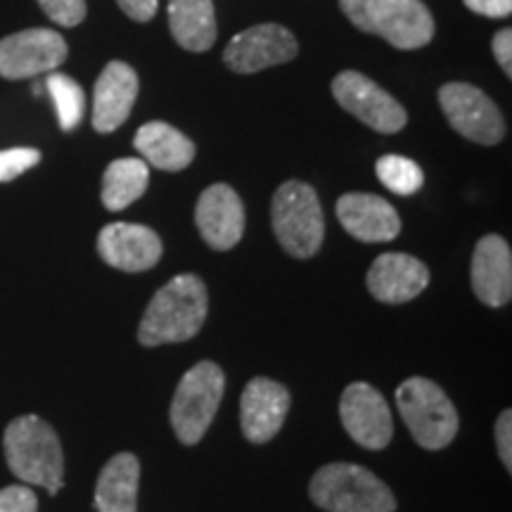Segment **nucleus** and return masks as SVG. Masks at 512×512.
<instances>
[{
    "label": "nucleus",
    "instance_id": "2eb2a0df",
    "mask_svg": "<svg viewBox=\"0 0 512 512\" xmlns=\"http://www.w3.org/2000/svg\"><path fill=\"white\" fill-rule=\"evenodd\" d=\"M290 389L285 384L254 377L247 382L240 399V425L252 444H266L280 432L290 413Z\"/></svg>",
    "mask_w": 512,
    "mask_h": 512
},
{
    "label": "nucleus",
    "instance_id": "6ab92c4d",
    "mask_svg": "<svg viewBox=\"0 0 512 512\" xmlns=\"http://www.w3.org/2000/svg\"><path fill=\"white\" fill-rule=\"evenodd\" d=\"M472 290L491 309H501L512 297V254L501 235H486L472 254Z\"/></svg>",
    "mask_w": 512,
    "mask_h": 512
},
{
    "label": "nucleus",
    "instance_id": "bb28decb",
    "mask_svg": "<svg viewBox=\"0 0 512 512\" xmlns=\"http://www.w3.org/2000/svg\"><path fill=\"white\" fill-rule=\"evenodd\" d=\"M36 3L60 27H79L86 19V0H36Z\"/></svg>",
    "mask_w": 512,
    "mask_h": 512
},
{
    "label": "nucleus",
    "instance_id": "ddd939ff",
    "mask_svg": "<svg viewBox=\"0 0 512 512\" xmlns=\"http://www.w3.org/2000/svg\"><path fill=\"white\" fill-rule=\"evenodd\" d=\"M98 254L117 271L143 273L157 266L164 245L155 230L140 223H110L98 235Z\"/></svg>",
    "mask_w": 512,
    "mask_h": 512
},
{
    "label": "nucleus",
    "instance_id": "9d476101",
    "mask_svg": "<svg viewBox=\"0 0 512 512\" xmlns=\"http://www.w3.org/2000/svg\"><path fill=\"white\" fill-rule=\"evenodd\" d=\"M69 48L53 29H27L0 41V76L8 81L34 79L62 67Z\"/></svg>",
    "mask_w": 512,
    "mask_h": 512
},
{
    "label": "nucleus",
    "instance_id": "a211bd4d",
    "mask_svg": "<svg viewBox=\"0 0 512 512\" xmlns=\"http://www.w3.org/2000/svg\"><path fill=\"white\" fill-rule=\"evenodd\" d=\"M337 219L351 238L361 242H389L401 233L396 209L370 192H349L339 197Z\"/></svg>",
    "mask_w": 512,
    "mask_h": 512
},
{
    "label": "nucleus",
    "instance_id": "7ed1b4c3",
    "mask_svg": "<svg viewBox=\"0 0 512 512\" xmlns=\"http://www.w3.org/2000/svg\"><path fill=\"white\" fill-rule=\"evenodd\" d=\"M339 8L354 27L399 50L427 46L434 36V19L422 0H339Z\"/></svg>",
    "mask_w": 512,
    "mask_h": 512
},
{
    "label": "nucleus",
    "instance_id": "9b49d317",
    "mask_svg": "<svg viewBox=\"0 0 512 512\" xmlns=\"http://www.w3.org/2000/svg\"><path fill=\"white\" fill-rule=\"evenodd\" d=\"M339 418H342L344 430L358 446L382 451L392 441V413H389L387 399L377 392L373 384H349L344 389L342 401H339Z\"/></svg>",
    "mask_w": 512,
    "mask_h": 512
},
{
    "label": "nucleus",
    "instance_id": "dca6fc26",
    "mask_svg": "<svg viewBox=\"0 0 512 512\" xmlns=\"http://www.w3.org/2000/svg\"><path fill=\"white\" fill-rule=\"evenodd\" d=\"M138 74L131 64L114 60L102 69L93 91V128L112 133L131 117L138 100Z\"/></svg>",
    "mask_w": 512,
    "mask_h": 512
},
{
    "label": "nucleus",
    "instance_id": "0eeeda50",
    "mask_svg": "<svg viewBox=\"0 0 512 512\" xmlns=\"http://www.w3.org/2000/svg\"><path fill=\"white\" fill-rule=\"evenodd\" d=\"M226 377L214 361H200L178 382L171 401V425L181 444L192 446L202 441L219 411Z\"/></svg>",
    "mask_w": 512,
    "mask_h": 512
},
{
    "label": "nucleus",
    "instance_id": "5701e85b",
    "mask_svg": "<svg viewBox=\"0 0 512 512\" xmlns=\"http://www.w3.org/2000/svg\"><path fill=\"white\" fill-rule=\"evenodd\" d=\"M150 183V166L143 159L124 157L107 166L102 176V204L110 211H121L145 195Z\"/></svg>",
    "mask_w": 512,
    "mask_h": 512
},
{
    "label": "nucleus",
    "instance_id": "4468645a",
    "mask_svg": "<svg viewBox=\"0 0 512 512\" xmlns=\"http://www.w3.org/2000/svg\"><path fill=\"white\" fill-rule=\"evenodd\" d=\"M195 223L204 242L216 252H228L245 233V207L228 183H214L197 200Z\"/></svg>",
    "mask_w": 512,
    "mask_h": 512
},
{
    "label": "nucleus",
    "instance_id": "aec40b11",
    "mask_svg": "<svg viewBox=\"0 0 512 512\" xmlns=\"http://www.w3.org/2000/svg\"><path fill=\"white\" fill-rule=\"evenodd\" d=\"M140 460L133 453H117L102 467L95 484L98 512H138Z\"/></svg>",
    "mask_w": 512,
    "mask_h": 512
},
{
    "label": "nucleus",
    "instance_id": "b1692460",
    "mask_svg": "<svg viewBox=\"0 0 512 512\" xmlns=\"http://www.w3.org/2000/svg\"><path fill=\"white\" fill-rule=\"evenodd\" d=\"M50 98L55 102L57 121H60L62 131H74L81 124L83 112H86V95L83 88L76 83L72 76L53 72L43 81Z\"/></svg>",
    "mask_w": 512,
    "mask_h": 512
},
{
    "label": "nucleus",
    "instance_id": "f3484780",
    "mask_svg": "<svg viewBox=\"0 0 512 512\" xmlns=\"http://www.w3.org/2000/svg\"><path fill=\"white\" fill-rule=\"evenodd\" d=\"M368 290L382 304H406L430 285V271L411 254L387 252L368 271Z\"/></svg>",
    "mask_w": 512,
    "mask_h": 512
},
{
    "label": "nucleus",
    "instance_id": "f8f14e48",
    "mask_svg": "<svg viewBox=\"0 0 512 512\" xmlns=\"http://www.w3.org/2000/svg\"><path fill=\"white\" fill-rule=\"evenodd\" d=\"M297 38L280 24H256L233 38L223 50V62L235 74H256L297 57Z\"/></svg>",
    "mask_w": 512,
    "mask_h": 512
},
{
    "label": "nucleus",
    "instance_id": "4be33fe9",
    "mask_svg": "<svg viewBox=\"0 0 512 512\" xmlns=\"http://www.w3.org/2000/svg\"><path fill=\"white\" fill-rule=\"evenodd\" d=\"M169 27L176 43L204 53L216 41V12L211 0H169Z\"/></svg>",
    "mask_w": 512,
    "mask_h": 512
},
{
    "label": "nucleus",
    "instance_id": "c756f323",
    "mask_svg": "<svg viewBox=\"0 0 512 512\" xmlns=\"http://www.w3.org/2000/svg\"><path fill=\"white\" fill-rule=\"evenodd\" d=\"M463 3L477 15L498 19V17H510L512 12V0H463Z\"/></svg>",
    "mask_w": 512,
    "mask_h": 512
},
{
    "label": "nucleus",
    "instance_id": "393cba45",
    "mask_svg": "<svg viewBox=\"0 0 512 512\" xmlns=\"http://www.w3.org/2000/svg\"><path fill=\"white\" fill-rule=\"evenodd\" d=\"M377 178L384 188H389L394 195H415L425 183V174L413 159L401 155H384L377 159Z\"/></svg>",
    "mask_w": 512,
    "mask_h": 512
},
{
    "label": "nucleus",
    "instance_id": "412c9836",
    "mask_svg": "<svg viewBox=\"0 0 512 512\" xmlns=\"http://www.w3.org/2000/svg\"><path fill=\"white\" fill-rule=\"evenodd\" d=\"M133 145L145 164L162 171H183L195 159V143L164 121H150L140 126Z\"/></svg>",
    "mask_w": 512,
    "mask_h": 512
},
{
    "label": "nucleus",
    "instance_id": "a878e982",
    "mask_svg": "<svg viewBox=\"0 0 512 512\" xmlns=\"http://www.w3.org/2000/svg\"><path fill=\"white\" fill-rule=\"evenodd\" d=\"M41 162V152L34 147H12L0 150V183L15 181L17 176L27 174L29 169Z\"/></svg>",
    "mask_w": 512,
    "mask_h": 512
},
{
    "label": "nucleus",
    "instance_id": "1a4fd4ad",
    "mask_svg": "<svg viewBox=\"0 0 512 512\" xmlns=\"http://www.w3.org/2000/svg\"><path fill=\"white\" fill-rule=\"evenodd\" d=\"M332 95L344 110L377 133H396L408 121L401 102L361 72L347 69L337 74L332 81Z\"/></svg>",
    "mask_w": 512,
    "mask_h": 512
},
{
    "label": "nucleus",
    "instance_id": "f257e3e1",
    "mask_svg": "<svg viewBox=\"0 0 512 512\" xmlns=\"http://www.w3.org/2000/svg\"><path fill=\"white\" fill-rule=\"evenodd\" d=\"M209 311L207 287L197 275L183 273L157 290L140 320L138 339L143 347L188 342L202 330Z\"/></svg>",
    "mask_w": 512,
    "mask_h": 512
},
{
    "label": "nucleus",
    "instance_id": "f03ea898",
    "mask_svg": "<svg viewBox=\"0 0 512 512\" xmlns=\"http://www.w3.org/2000/svg\"><path fill=\"white\" fill-rule=\"evenodd\" d=\"M10 472L24 484L43 486L55 496L64 484V456L60 437L38 415H22L8 425L3 437Z\"/></svg>",
    "mask_w": 512,
    "mask_h": 512
},
{
    "label": "nucleus",
    "instance_id": "7c9ffc66",
    "mask_svg": "<svg viewBox=\"0 0 512 512\" xmlns=\"http://www.w3.org/2000/svg\"><path fill=\"white\" fill-rule=\"evenodd\" d=\"M117 5L133 22H150L155 17L159 3L157 0H117Z\"/></svg>",
    "mask_w": 512,
    "mask_h": 512
},
{
    "label": "nucleus",
    "instance_id": "2f4dec72",
    "mask_svg": "<svg viewBox=\"0 0 512 512\" xmlns=\"http://www.w3.org/2000/svg\"><path fill=\"white\" fill-rule=\"evenodd\" d=\"M494 55L503 72L512 76V31L503 29L494 36Z\"/></svg>",
    "mask_w": 512,
    "mask_h": 512
},
{
    "label": "nucleus",
    "instance_id": "39448f33",
    "mask_svg": "<svg viewBox=\"0 0 512 512\" xmlns=\"http://www.w3.org/2000/svg\"><path fill=\"white\" fill-rule=\"evenodd\" d=\"M273 233L294 259H311L325 240V216L316 190L302 181H287L275 190Z\"/></svg>",
    "mask_w": 512,
    "mask_h": 512
},
{
    "label": "nucleus",
    "instance_id": "cd10ccee",
    "mask_svg": "<svg viewBox=\"0 0 512 512\" xmlns=\"http://www.w3.org/2000/svg\"><path fill=\"white\" fill-rule=\"evenodd\" d=\"M38 498L29 486L15 484L0 489V512H36Z\"/></svg>",
    "mask_w": 512,
    "mask_h": 512
},
{
    "label": "nucleus",
    "instance_id": "423d86ee",
    "mask_svg": "<svg viewBox=\"0 0 512 512\" xmlns=\"http://www.w3.org/2000/svg\"><path fill=\"white\" fill-rule=\"evenodd\" d=\"M396 406L413 439L427 451H439L456 439L458 411L437 382L408 377L396 389Z\"/></svg>",
    "mask_w": 512,
    "mask_h": 512
},
{
    "label": "nucleus",
    "instance_id": "6e6552de",
    "mask_svg": "<svg viewBox=\"0 0 512 512\" xmlns=\"http://www.w3.org/2000/svg\"><path fill=\"white\" fill-rule=\"evenodd\" d=\"M439 105L448 124L460 136L479 145H496L505 136L501 110L489 95L470 83H446L439 91Z\"/></svg>",
    "mask_w": 512,
    "mask_h": 512
},
{
    "label": "nucleus",
    "instance_id": "c85d7f7f",
    "mask_svg": "<svg viewBox=\"0 0 512 512\" xmlns=\"http://www.w3.org/2000/svg\"><path fill=\"white\" fill-rule=\"evenodd\" d=\"M496 446L505 470H512V413L503 411L496 422Z\"/></svg>",
    "mask_w": 512,
    "mask_h": 512
},
{
    "label": "nucleus",
    "instance_id": "20e7f679",
    "mask_svg": "<svg viewBox=\"0 0 512 512\" xmlns=\"http://www.w3.org/2000/svg\"><path fill=\"white\" fill-rule=\"evenodd\" d=\"M311 501L328 512H394L396 501L380 477L354 463L320 467L309 486Z\"/></svg>",
    "mask_w": 512,
    "mask_h": 512
}]
</instances>
